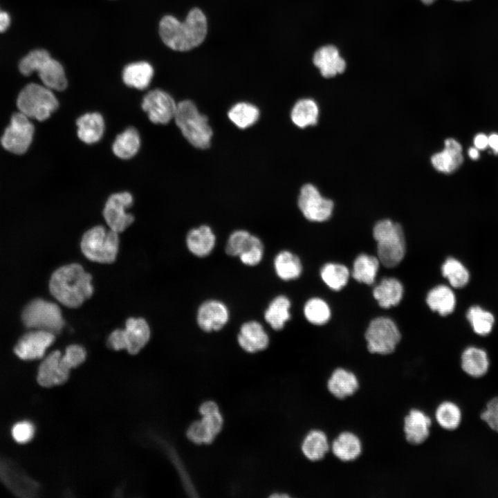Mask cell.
<instances>
[{
	"mask_svg": "<svg viewBox=\"0 0 498 498\" xmlns=\"http://www.w3.org/2000/svg\"><path fill=\"white\" fill-rule=\"evenodd\" d=\"M201 416L188 427L187 437L196 444H210L221 431L223 418L220 409Z\"/></svg>",
	"mask_w": 498,
	"mask_h": 498,
	"instance_id": "15",
	"label": "cell"
},
{
	"mask_svg": "<svg viewBox=\"0 0 498 498\" xmlns=\"http://www.w3.org/2000/svg\"><path fill=\"white\" fill-rule=\"evenodd\" d=\"M441 273L453 288H463L470 280L468 270L459 260L454 257L445 259L441 266Z\"/></svg>",
	"mask_w": 498,
	"mask_h": 498,
	"instance_id": "40",
	"label": "cell"
},
{
	"mask_svg": "<svg viewBox=\"0 0 498 498\" xmlns=\"http://www.w3.org/2000/svg\"><path fill=\"white\" fill-rule=\"evenodd\" d=\"M228 116L237 127L246 129L253 125L258 120L259 110L250 103L239 102L230 108Z\"/></svg>",
	"mask_w": 498,
	"mask_h": 498,
	"instance_id": "39",
	"label": "cell"
},
{
	"mask_svg": "<svg viewBox=\"0 0 498 498\" xmlns=\"http://www.w3.org/2000/svg\"><path fill=\"white\" fill-rule=\"evenodd\" d=\"M141 105L152 122L161 124L174 119L177 108L173 98L161 89L149 91L144 96Z\"/></svg>",
	"mask_w": 498,
	"mask_h": 498,
	"instance_id": "13",
	"label": "cell"
},
{
	"mask_svg": "<svg viewBox=\"0 0 498 498\" xmlns=\"http://www.w3.org/2000/svg\"><path fill=\"white\" fill-rule=\"evenodd\" d=\"M432 420L423 411L413 408L403 420V432L407 443L418 445L424 443L430 435Z\"/></svg>",
	"mask_w": 498,
	"mask_h": 498,
	"instance_id": "18",
	"label": "cell"
},
{
	"mask_svg": "<svg viewBox=\"0 0 498 498\" xmlns=\"http://www.w3.org/2000/svg\"><path fill=\"white\" fill-rule=\"evenodd\" d=\"M373 295L380 306L389 308L398 304L402 299L403 286L396 278H385L374 288Z\"/></svg>",
	"mask_w": 498,
	"mask_h": 498,
	"instance_id": "32",
	"label": "cell"
},
{
	"mask_svg": "<svg viewBox=\"0 0 498 498\" xmlns=\"http://www.w3.org/2000/svg\"><path fill=\"white\" fill-rule=\"evenodd\" d=\"M133 201L132 195L127 192L115 193L109 197L103 216L111 230L122 232L133 222V216L127 212Z\"/></svg>",
	"mask_w": 498,
	"mask_h": 498,
	"instance_id": "12",
	"label": "cell"
},
{
	"mask_svg": "<svg viewBox=\"0 0 498 498\" xmlns=\"http://www.w3.org/2000/svg\"><path fill=\"white\" fill-rule=\"evenodd\" d=\"M174 119L190 144L199 149L209 147L212 130L207 116L199 111L193 102L186 100L178 102Z\"/></svg>",
	"mask_w": 498,
	"mask_h": 498,
	"instance_id": "3",
	"label": "cell"
},
{
	"mask_svg": "<svg viewBox=\"0 0 498 498\" xmlns=\"http://www.w3.org/2000/svg\"><path fill=\"white\" fill-rule=\"evenodd\" d=\"M318 116V106L313 100L309 98L298 100L290 112L292 122L299 128L316 124Z\"/></svg>",
	"mask_w": 498,
	"mask_h": 498,
	"instance_id": "36",
	"label": "cell"
},
{
	"mask_svg": "<svg viewBox=\"0 0 498 498\" xmlns=\"http://www.w3.org/2000/svg\"><path fill=\"white\" fill-rule=\"evenodd\" d=\"M379 268L377 257L367 254L359 255L353 262L352 277L358 282L374 284Z\"/></svg>",
	"mask_w": 498,
	"mask_h": 498,
	"instance_id": "37",
	"label": "cell"
},
{
	"mask_svg": "<svg viewBox=\"0 0 498 498\" xmlns=\"http://www.w3.org/2000/svg\"><path fill=\"white\" fill-rule=\"evenodd\" d=\"M35 432L34 425L29 421H20L15 423L11 429L12 439L18 443L29 442Z\"/></svg>",
	"mask_w": 498,
	"mask_h": 498,
	"instance_id": "46",
	"label": "cell"
},
{
	"mask_svg": "<svg viewBox=\"0 0 498 498\" xmlns=\"http://www.w3.org/2000/svg\"><path fill=\"white\" fill-rule=\"evenodd\" d=\"M488 146L492 149L494 154H498V133H491L488 136Z\"/></svg>",
	"mask_w": 498,
	"mask_h": 498,
	"instance_id": "51",
	"label": "cell"
},
{
	"mask_svg": "<svg viewBox=\"0 0 498 498\" xmlns=\"http://www.w3.org/2000/svg\"><path fill=\"white\" fill-rule=\"evenodd\" d=\"M107 345L116 351L126 349L122 329H116L110 334L107 340Z\"/></svg>",
	"mask_w": 498,
	"mask_h": 498,
	"instance_id": "48",
	"label": "cell"
},
{
	"mask_svg": "<svg viewBox=\"0 0 498 498\" xmlns=\"http://www.w3.org/2000/svg\"><path fill=\"white\" fill-rule=\"evenodd\" d=\"M463 156L461 144L454 138L444 141L443 151L431 157V163L436 170L443 174H451L463 163Z\"/></svg>",
	"mask_w": 498,
	"mask_h": 498,
	"instance_id": "22",
	"label": "cell"
},
{
	"mask_svg": "<svg viewBox=\"0 0 498 498\" xmlns=\"http://www.w3.org/2000/svg\"><path fill=\"white\" fill-rule=\"evenodd\" d=\"M365 339L370 353L388 355L395 351L401 335L392 320L378 317L371 321L365 332Z\"/></svg>",
	"mask_w": 498,
	"mask_h": 498,
	"instance_id": "9",
	"label": "cell"
},
{
	"mask_svg": "<svg viewBox=\"0 0 498 498\" xmlns=\"http://www.w3.org/2000/svg\"><path fill=\"white\" fill-rule=\"evenodd\" d=\"M76 124L77 136L84 143H95L102 138L104 134V121L99 113H85L77 120Z\"/></svg>",
	"mask_w": 498,
	"mask_h": 498,
	"instance_id": "27",
	"label": "cell"
},
{
	"mask_svg": "<svg viewBox=\"0 0 498 498\" xmlns=\"http://www.w3.org/2000/svg\"><path fill=\"white\" fill-rule=\"evenodd\" d=\"M466 319L473 332L479 336H487L492 331L495 319L493 314L479 306H470Z\"/></svg>",
	"mask_w": 498,
	"mask_h": 498,
	"instance_id": "38",
	"label": "cell"
},
{
	"mask_svg": "<svg viewBox=\"0 0 498 498\" xmlns=\"http://www.w3.org/2000/svg\"><path fill=\"white\" fill-rule=\"evenodd\" d=\"M327 389L335 398L343 400L353 396L359 389L358 377L353 372L342 367L335 369L327 380Z\"/></svg>",
	"mask_w": 498,
	"mask_h": 498,
	"instance_id": "23",
	"label": "cell"
},
{
	"mask_svg": "<svg viewBox=\"0 0 498 498\" xmlns=\"http://www.w3.org/2000/svg\"><path fill=\"white\" fill-rule=\"evenodd\" d=\"M237 342L243 351L254 353L265 350L269 344L270 339L261 323L250 320L241 326Z\"/></svg>",
	"mask_w": 498,
	"mask_h": 498,
	"instance_id": "19",
	"label": "cell"
},
{
	"mask_svg": "<svg viewBox=\"0 0 498 498\" xmlns=\"http://www.w3.org/2000/svg\"><path fill=\"white\" fill-rule=\"evenodd\" d=\"M55 340V334L51 332L32 329L17 341L14 353L23 360L41 359Z\"/></svg>",
	"mask_w": 498,
	"mask_h": 498,
	"instance_id": "14",
	"label": "cell"
},
{
	"mask_svg": "<svg viewBox=\"0 0 498 498\" xmlns=\"http://www.w3.org/2000/svg\"><path fill=\"white\" fill-rule=\"evenodd\" d=\"M474 147L479 150H484L488 146V136L482 133L477 134L473 140Z\"/></svg>",
	"mask_w": 498,
	"mask_h": 498,
	"instance_id": "49",
	"label": "cell"
},
{
	"mask_svg": "<svg viewBox=\"0 0 498 498\" xmlns=\"http://www.w3.org/2000/svg\"><path fill=\"white\" fill-rule=\"evenodd\" d=\"M230 312L228 306L218 299H208L199 307L196 322L203 331L213 332L222 329L228 323Z\"/></svg>",
	"mask_w": 498,
	"mask_h": 498,
	"instance_id": "16",
	"label": "cell"
},
{
	"mask_svg": "<svg viewBox=\"0 0 498 498\" xmlns=\"http://www.w3.org/2000/svg\"><path fill=\"white\" fill-rule=\"evenodd\" d=\"M454 1H468V0H454Z\"/></svg>",
	"mask_w": 498,
	"mask_h": 498,
	"instance_id": "55",
	"label": "cell"
},
{
	"mask_svg": "<svg viewBox=\"0 0 498 498\" xmlns=\"http://www.w3.org/2000/svg\"><path fill=\"white\" fill-rule=\"evenodd\" d=\"M10 18L9 15L0 10V33L4 32L10 26Z\"/></svg>",
	"mask_w": 498,
	"mask_h": 498,
	"instance_id": "50",
	"label": "cell"
},
{
	"mask_svg": "<svg viewBox=\"0 0 498 498\" xmlns=\"http://www.w3.org/2000/svg\"><path fill=\"white\" fill-rule=\"evenodd\" d=\"M264 252L263 242L258 237L252 234L247 246L239 255V258L243 264L255 266L262 260Z\"/></svg>",
	"mask_w": 498,
	"mask_h": 498,
	"instance_id": "43",
	"label": "cell"
},
{
	"mask_svg": "<svg viewBox=\"0 0 498 498\" xmlns=\"http://www.w3.org/2000/svg\"><path fill=\"white\" fill-rule=\"evenodd\" d=\"M290 306L291 302L287 296L284 295L276 296L264 311L265 320L274 330H282L291 317Z\"/></svg>",
	"mask_w": 498,
	"mask_h": 498,
	"instance_id": "29",
	"label": "cell"
},
{
	"mask_svg": "<svg viewBox=\"0 0 498 498\" xmlns=\"http://www.w3.org/2000/svg\"><path fill=\"white\" fill-rule=\"evenodd\" d=\"M333 202L323 197L317 188L306 184L300 190L298 207L304 216L310 221L323 222L332 214Z\"/></svg>",
	"mask_w": 498,
	"mask_h": 498,
	"instance_id": "11",
	"label": "cell"
},
{
	"mask_svg": "<svg viewBox=\"0 0 498 498\" xmlns=\"http://www.w3.org/2000/svg\"><path fill=\"white\" fill-rule=\"evenodd\" d=\"M377 242L378 259L387 268L396 266L405 255L406 245L401 225L389 219L379 221L373 230Z\"/></svg>",
	"mask_w": 498,
	"mask_h": 498,
	"instance_id": "4",
	"label": "cell"
},
{
	"mask_svg": "<svg viewBox=\"0 0 498 498\" xmlns=\"http://www.w3.org/2000/svg\"><path fill=\"white\" fill-rule=\"evenodd\" d=\"M320 277L328 287L338 291L347 284L349 278V271L342 264L327 263L322 267Z\"/></svg>",
	"mask_w": 498,
	"mask_h": 498,
	"instance_id": "41",
	"label": "cell"
},
{
	"mask_svg": "<svg viewBox=\"0 0 498 498\" xmlns=\"http://www.w3.org/2000/svg\"><path fill=\"white\" fill-rule=\"evenodd\" d=\"M330 447L325 432L317 429L310 430L305 435L301 443L302 454L311 461L322 459L329 451Z\"/></svg>",
	"mask_w": 498,
	"mask_h": 498,
	"instance_id": "28",
	"label": "cell"
},
{
	"mask_svg": "<svg viewBox=\"0 0 498 498\" xmlns=\"http://www.w3.org/2000/svg\"><path fill=\"white\" fill-rule=\"evenodd\" d=\"M330 448L338 459L342 462H351L360 456L362 445L358 435L350 431H344L333 439Z\"/></svg>",
	"mask_w": 498,
	"mask_h": 498,
	"instance_id": "25",
	"label": "cell"
},
{
	"mask_svg": "<svg viewBox=\"0 0 498 498\" xmlns=\"http://www.w3.org/2000/svg\"><path fill=\"white\" fill-rule=\"evenodd\" d=\"M154 76V68L147 62H138L127 65L122 71V80L129 86L137 89L148 87Z\"/></svg>",
	"mask_w": 498,
	"mask_h": 498,
	"instance_id": "33",
	"label": "cell"
},
{
	"mask_svg": "<svg viewBox=\"0 0 498 498\" xmlns=\"http://www.w3.org/2000/svg\"><path fill=\"white\" fill-rule=\"evenodd\" d=\"M480 417L491 430L498 432V395L487 402Z\"/></svg>",
	"mask_w": 498,
	"mask_h": 498,
	"instance_id": "47",
	"label": "cell"
},
{
	"mask_svg": "<svg viewBox=\"0 0 498 498\" xmlns=\"http://www.w3.org/2000/svg\"><path fill=\"white\" fill-rule=\"evenodd\" d=\"M25 67L30 73L37 72L43 85L47 88L62 91L67 86V80L62 65L51 57L44 49H36L25 57Z\"/></svg>",
	"mask_w": 498,
	"mask_h": 498,
	"instance_id": "8",
	"label": "cell"
},
{
	"mask_svg": "<svg viewBox=\"0 0 498 498\" xmlns=\"http://www.w3.org/2000/svg\"><path fill=\"white\" fill-rule=\"evenodd\" d=\"M122 333L126 344L125 350L132 355L137 354L150 338L149 326L145 320L141 317L129 318Z\"/></svg>",
	"mask_w": 498,
	"mask_h": 498,
	"instance_id": "24",
	"label": "cell"
},
{
	"mask_svg": "<svg viewBox=\"0 0 498 498\" xmlns=\"http://www.w3.org/2000/svg\"><path fill=\"white\" fill-rule=\"evenodd\" d=\"M80 247L84 255L91 261L110 264L116 260L119 248L118 233L103 226H95L82 236Z\"/></svg>",
	"mask_w": 498,
	"mask_h": 498,
	"instance_id": "6",
	"label": "cell"
},
{
	"mask_svg": "<svg viewBox=\"0 0 498 498\" xmlns=\"http://www.w3.org/2000/svg\"><path fill=\"white\" fill-rule=\"evenodd\" d=\"M188 250L195 256L205 257L214 250L216 236L212 228L202 225L189 231L186 237Z\"/></svg>",
	"mask_w": 498,
	"mask_h": 498,
	"instance_id": "26",
	"label": "cell"
},
{
	"mask_svg": "<svg viewBox=\"0 0 498 498\" xmlns=\"http://www.w3.org/2000/svg\"><path fill=\"white\" fill-rule=\"evenodd\" d=\"M426 302L431 310L445 316L454 311L456 306V297L450 287L439 285L428 292Z\"/></svg>",
	"mask_w": 498,
	"mask_h": 498,
	"instance_id": "34",
	"label": "cell"
},
{
	"mask_svg": "<svg viewBox=\"0 0 498 498\" xmlns=\"http://www.w3.org/2000/svg\"><path fill=\"white\" fill-rule=\"evenodd\" d=\"M252 234L245 230H237L232 232L226 242L225 250L231 257H239L247 246Z\"/></svg>",
	"mask_w": 498,
	"mask_h": 498,
	"instance_id": "44",
	"label": "cell"
},
{
	"mask_svg": "<svg viewBox=\"0 0 498 498\" xmlns=\"http://www.w3.org/2000/svg\"><path fill=\"white\" fill-rule=\"evenodd\" d=\"M34 131V125L29 118L20 111L15 113L1 137V145L12 154H24L32 143Z\"/></svg>",
	"mask_w": 498,
	"mask_h": 498,
	"instance_id": "10",
	"label": "cell"
},
{
	"mask_svg": "<svg viewBox=\"0 0 498 498\" xmlns=\"http://www.w3.org/2000/svg\"><path fill=\"white\" fill-rule=\"evenodd\" d=\"M468 155L472 160H477L479 158V149L476 147H470L468 151Z\"/></svg>",
	"mask_w": 498,
	"mask_h": 498,
	"instance_id": "52",
	"label": "cell"
},
{
	"mask_svg": "<svg viewBox=\"0 0 498 498\" xmlns=\"http://www.w3.org/2000/svg\"><path fill=\"white\" fill-rule=\"evenodd\" d=\"M273 267L277 276L283 281L295 280L302 273V264L299 257L286 250L275 255Z\"/></svg>",
	"mask_w": 498,
	"mask_h": 498,
	"instance_id": "31",
	"label": "cell"
},
{
	"mask_svg": "<svg viewBox=\"0 0 498 498\" xmlns=\"http://www.w3.org/2000/svg\"><path fill=\"white\" fill-rule=\"evenodd\" d=\"M140 146V138L138 131L129 127L120 133L115 139L112 150L121 159H129L134 156Z\"/></svg>",
	"mask_w": 498,
	"mask_h": 498,
	"instance_id": "35",
	"label": "cell"
},
{
	"mask_svg": "<svg viewBox=\"0 0 498 498\" xmlns=\"http://www.w3.org/2000/svg\"><path fill=\"white\" fill-rule=\"evenodd\" d=\"M207 33V18L198 8L190 10L183 21L174 16L166 15L159 23V35L163 42L177 51H187L199 46L205 40Z\"/></svg>",
	"mask_w": 498,
	"mask_h": 498,
	"instance_id": "1",
	"label": "cell"
},
{
	"mask_svg": "<svg viewBox=\"0 0 498 498\" xmlns=\"http://www.w3.org/2000/svg\"><path fill=\"white\" fill-rule=\"evenodd\" d=\"M86 352L84 348L79 344L68 346L64 354H62V361L68 369H71L80 365L86 360Z\"/></svg>",
	"mask_w": 498,
	"mask_h": 498,
	"instance_id": "45",
	"label": "cell"
},
{
	"mask_svg": "<svg viewBox=\"0 0 498 498\" xmlns=\"http://www.w3.org/2000/svg\"><path fill=\"white\" fill-rule=\"evenodd\" d=\"M436 0H421V1L426 5H430L434 3Z\"/></svg>",
	"mask_w": 498,
	"mask_h": 498,
	"instance_id": "54",
	"label": "cell"
},
{
	"mask_svg": "<svg viewBox=\"0 0 498 498\" xmlns=\"http://www.w3.org/2000/svg\"><path fill=\"white\" fill-rule=\"evenodd\" d=\"M62 353L55 350L46 356L40 363L37 381L43 387H52L66 382L69 377L70 369L62 362Z\"/></svg>",
	"mask_w": 498,
	"mask_h": 498,
	"instance_id": "17",
	"label": "cell"
},
{
	"mask_svg": "<svg viewBox=\"0 0 498 498\" xmlns=\"http://www.w3.org/2000/svg\"><path fill=\"white\" fill-rule=\"evenodd\" d=\"M270 497H290V495L287 493L275 492L270 495Z\"/></svg>",
	"mask_w": 498,
	"mask_h": 498,
	"instance_id": "53",
	"label": "cell"
},
{
	"mask_svg": "<svg viewBox=\"0 0 498 498\" xmlns=\"http://www.w3.org/2000/svg\"><path fill=\"white\" fill-rule=\"evenodd\" d=\"M313 62L324 77L341 74L347 67L345 60L340 56L338 49L333 45L318 48L314 53Z\"/></svg>",
	"mask_w": 498,
	"mask_h": 498,
	"instance_id": "21",
	"label": "cell"
},
{
	"mask_svg": "<svg viewBox=\"0 0 498 498\" xmlns=\"http://www.w3.org/2000/svg\"><path fill=\"white\" fill-rule=\"evenodd\" d=\"M434 416L439 427L445 431H454L461 423L463 414L456 403L444 400L436 405Z\"/></svg>",
	"mask_w": 498,
	"mask_h": 498,
	"instance_id": "30",
	"label": "cell"
},
{
	"mask_svg": "<svg viewBox=\"0 0 498 498\" xmlns=\"http://www.w3.org/2000/svg\"><path fill=\"white\" fill-rule=\"evenodd\" d=\"M91 275L78 264H70L57 268L51 275L49 290L62 304L77 308L93 293Z\"/></svg>",
	"mask_w": 498,
	"mask_h": 498,
	"instance_id": "2",
	"label": "cell"
},
{
	"mask_svg": "<svg viewBox=\"0 0 498 498\" xmlns=\"http://www.w3.org/2000/svg\"><path fill=\"white\" fill-rule=\"evenodd\" d=\"M19 111L30 119L44 121L57 110L59 102L53 90L36 83L27 84L17 99Z\"/></svg>",
	"mask_w": 498,
	"mask_h": 498,
	"instance_id": "5",
	"label": "cell"
},
{
	"mask_svg": "<svg viewBox=\"0 0 498 498\" xmlns=\"http://www.w3.org/2000/svg\"><path fill=\"white\" fill-rule=\"evenodd\" d=\"M24 324L28 329L59 333L64 326L62 312L54 302L35 299L29 302L21 314Z\"/></svg>",
	"mask_w": 498,
	"mask_h": 498,
	"instance_id": "7",
	"label": "cell"
},
{
	"mask_svg": "<svg viewBox=\"0 0 498 498\" xmlns=\"http://www.w3.org/2000/svg\"><path fill=\"white\" fill-rule=\"evenodd\" d=\"M460 367L466 375L472 378L485 376L490 367L487 351L474 344L468 345L461 353Z\"/></svg>",
	"mask_w": 498,
	"mask_h": 498,
	"instance_id": "20",
	"label": "cell"
},
{
	"mask_svg": "<svg viewBox=\"0 0 498 498\" xmlns=\"http://www.w3.org/2000/svg\"><path fill=\"white\" fill-rule=\"evenodd\" d=\"M303 311L306 320L315 325L324 324L331 317V309L328 304L321 298L309 299L305 303Z\"/></svg>",
	"mask_w": 498,
	"mask_h": 498,
	"instance_id": "42",
	"label": "cell"
}]
</instances>
